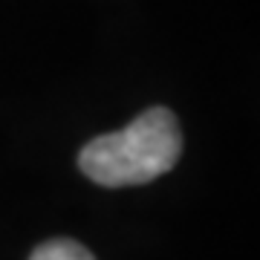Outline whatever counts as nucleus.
<instances>
[{"instance_id":"nucleus-1","label":"nucleus","mask_w":260,"mask_h":260,"mask_svg":"<svg viewBox=\"0 0 260 260\" xmlns=\"http://www.w3.org/2000/svg\"><path fill=\"white\" fill-rule=\"evenodd\" d=\"M182 156L179 121L168 107H150L119 133H104L87 142L78 168L107 188L145 185L168 174Z\"/></svg>"},{"instance_id":"nucleus-2","label":"nucleus","mask_w":260,"mask_h":260,"mask_svg":"<svg viewBox=\"0 0 260 260\" xmlns=\"http://www.w3.org/2000/svg\"><path fill=\"white\" fill-rule=\"evenodd\" d=\"M29 260H95L93 251H87L81 243L67 240V237H55V240L41 243Z\"/></svg>"}]
</instances>
